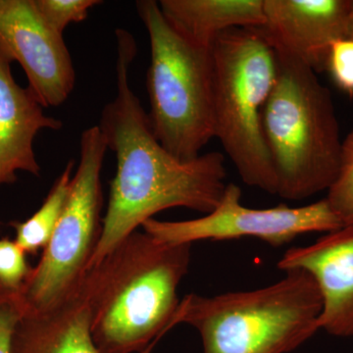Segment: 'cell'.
Returning a JSON list of instances; mask_svg holds the SVG:
<instances>
[{
    "label": "cell",
    "mask_w": 353,
    "mask_h": 353,
    "mask_svg": "<svg viewBox=\"0 0 353 353\" xmlns=\"http://www.w3.org/2000/svg\"><path fill=\"white\" fill-rule=\"evenodd\" d=\"M108 150L99 127L83 132L80 161L63 212L21 290L24 310H46L59 303L80 284L88 271L101 234V171Z\"/></svg>",
    "instance_id": "obj_7"
},
{
    "label": "cell",
    "mask_w": 353,
    "mask_h": 353,
    "mask_svg": "<svg viewBox=\"0 0 353 353\" xmlns=\"http://www.w3.org/2000/svg\"><path fill=\"white\" fill-rule=\"evenodd\" d=\"M39 12L53 31L63 36L73 23L87 19L88 11L102 3L101 0H34Z\"/></svg>",
    "instance_id": "obj_18"
},
{
    "label": "cell",
    "mask_w": 353,
    "mask_h": 353,
    "mask_svg": "<svg viewBox=\"0 0 353 353\" xmlns=\"http://www.w3.org/2000/svg\"><path fill=\"white\" fill-rule=\"evenodd\" d=\"M165 19L183 38L211 50L234 28H263L264 0H160Z\"/></svg>",
    "instance_id": "obj_14"
},
{
    "label": "cell",
    "mask_w": 353,
    "mask_h": 353,
    "mask_svg": "<svg viewBox=\"0 0 353 353\" xmlns=\"http://www.w3.org/2000/svg\"><path fill=\"white\" fill-rule=\"evenodd\" d=\"M11 61L0 50V187L17 180V172L41 175L34 141L41 130L59 131L61 120L44 115L29 88L14 80Z\"/></svg>",
    "instance_id": "obj_12"
},
{
    "label": "cell",
    "mask_w": 353,
    "mask_h": 353,
    "mask_svg": "<svg viewBox=\"0 0 353 353\" xmlns=\"http://www.w3.org/2000/svg\"><path fill=\"white\" fill-rule=\"evenodd\" d=\"M241 201V188L236 183H227L217 208L203 217L185 221L152 218L141 227L155 240L168 245L252 236L273 248H280L303 234H327L343 226L326 199L301 208L281 204L265 209L246 208Z\"/></svg>",
    "instance_id": "obj_8"
},
{
    "label": "cell",
    "mask_w": 353,
    "mask_h": 353,
    "mask_svg": "<svg viewBox=\"0 0 353 353\" xmlns=\"http://www.w3.org/2000/svg\"><path fill=\"white\" fill-rule=\"evenodd\" d=\"M347 38L353 39V0L352 9H350V18H348Z\"/></svg>",
    "instance_id": "obj_21"
},
{
    "label": "cell",
    "mask_w": 353,
    "mask_h": 353,
    "mask_svg": "<svg viewBox=\"0 0 353 353\" xmlns=\"http://www.w3.org/2000/svg\"><path fill=\"white\" fill-rule=\"evenodd\" d=\"M352 0H264L260 29L274 50L311 67L326 69L330 50L347 38Z\"/></svg>",
    "instance_id": "obj_10"
},
{
    "label": "cell",
    "mask_w": 353,
    "mask_h": 353,
    "mask_svg": "<svg viewBox=\"0 0 353 353\" xmlns=\"http://www.w3.org/2000/svg\"><path fill=\"white\" fill-rule=\"evenodd\" d=\"M276 55L277 80L262 118L265 141L278 196L301 201L333 185L343 139L333 97L314 70L285 53Z\"/></svg>",
    "instance_id": "obj_4"
},
{
    "label": "cell",
    "mask_w": 353,
    "mask_h": 353,
    "mask_svg": "<svg viewBox=\"0 0 353 353\" xmlns=\"http://www.w3.org/2000/svg\"><path fill=\"white\" fill-rule=\"evenodd\" d=\"M155 345L141 353H152ZM11 353H99L92 340L85 274L68 296L51 307L23 309L14 330Z\"/></svg>",
    "instance_id": "obj_13"
},
{
    "label": "cell",
    "mask_w": 353,
    "mask_h": 353,
    "mask_svg": "<svg viewBox=\"0 0 353 353\" xmlns=\"http://www.w3.org/2000/svg\"><path fill=\"white\" fill-rule=\"evenodd\" d=\"M15 241L0 239V292L19 294L32 267Z\"/></svg>",
    "instance_id": "obj_17"
},
{
    "label": "cell",
    "mask_w": 353,
    "mask_h": 353,
    "mask_svg": "<svg viewBox=\"0 0 353 353\" xmlns=\"http://www.w3.org/2000/svg\"><path fill=\"white\" fill-rule=\"evenodd\" d=\"M23 312L19 294L0 292V353H11V341Z\"/></svg>",
    "instance_id": "obj_20"
},
{
    "label": "cell",
    "mask_w": 353,
    "mask_h": 353,
    "mask_svg": "<svg viewBox=\"0 0 353 353\" xmlns=\"http://www.w3.org/2000/svg\"><path fill=\"white\" fill-rule=\"evenodd\" d=\"M278 267L310 274L322 297L320 330L336 338H353V221L312 245L290 248Z\"/></svg>",
    "instance_id": "obj_11"
},
{
    "label": "cell",
    "mask_w": 353,
    "mask_h": 353,
    "mask_svg": "<svg viewBox=\"0 0 353 353\" xmlns=\"http://www.w3.org/2000/svg\"><path fill=\"white\" fill-rule=\"evenodd\" d=\"M214 131L241 180L277 194L262 118L278 74L276 51L260 28H234L211 48Z\"/></svg>",
    "instance_id": "obj_5"
},
{
    "label": "cell",
    "mask_w": 353,
    "mask_h": 353,
    "mask_svg": "<svg viewBox=\"0 0 353 353\" xmlns=\"http://www.w3.org/2000/svg\"><path fill=\"white\" fill-rule=\"evenodd\" d=\"M347 224H348V223H347Z\"/></svg>",
    "instance_id": "obj_22"
},
{
    "label": "cell",
    "mask_w": 353,
    "mask_h": 353,
    "mask_svg": "<svg viewBox=\"0 0 353 353\" xmlns=\"http://www.w3.org/2000/svg\"><path fill=\"white\" fill-rule=\"evenodd\" d=\"M322 307L312 276L292 269L261 289L188 294L175 319L199 332L202 353H290L320 331Z\"/></svg>",
    "instance_id": "obj_3"
},
{
    "label": "cell",
    "mask_w": 353,
    "mask_h": 353,
    "mask_svg": "<svg viewBox=\"0 0 353 353\" xmlns=\"http://www.w3.org/2000/svg\"><path fill=\"white\" fill-rule=\"evenodd\" d=\"M343 225L353 221V130L341 143L338 176L326 197Z\"/></svg>",
    "instance_id": "obj_16"
},
{
    "label": "cell",
    "mask_w": 353,
    "mask_h": 353,
    "mask_svg": "<svg viewBox=\"0 0 353 353\" xmlns=\"http://www.w3.org/2000/svg\"><path fill=\"white\" fill-rule=\"evenodd\" d=\"M326 69L341 90L353 95V39H341L333 43Z\"/></svg>",
    "instance_id": "obj_19"
},
{
    "label": "cell",
    "mask_w": 353,
    "mask_h": 353,
    "mask_svg": "<svg viewBox=\"0 0 353 353\" xmlns=\"http://www.w3.org/2000/svg\"><path fill=\"white\" fill-rule=\"evenodd\" d=\"M0 50L21 65L43 108L61 105L73 92L75 69L63 36L51 29L34 0H0Z\"/></svg>",
    "instance_id": "obj_9"
},
{
    "label": "cell",
    "mask_w": 353,
    "mask_h": 353,
    "mask_svg": "<svg viewBox=\"0 0 353 353\" xmlns=\"http://www.w3.org/2000/svg\"><path fill=\"white\" fill-rule=\"evenodd\" d=\"M116 94L102 109L97 126L115 154L117 169L88 270L161 211L183 208L212 212L227 185L222 153H204L183 161L160 145L148 114L130 87L129 71L138 51L136 39L124 29L116 30Z\"/></svg>",
    "instance_id": "obj_1"
},
{
    "label": "cell",
    "mask_w": 353,
    "mask_h": 353,
    "mask_svg": "<svg viewBox=\"0 0 353 353\" xmlns=\"http://www.w3.org/2000/svg\"><path fill=\"white\" fill-rule=\"evenodd\" d=\"M190 259V243L168 245L136 231L88 269L92 336L99 353H141L176 326V290Z\"/></svg>",
    "instance_id": "obj_2"
},
{
    "label": "cell",
    "mask_w": 353,
    "mask_h": 353,
    "mask_svg": "<svg viewBox=\"0 0 353 353\" xmlns=\"http://www.w3.org/2000/svg\"><path fill=\"white\" fill-rule=\"evenodd\" d=\"M74 165V160H70L34 215L24 222L11 223L16 232L14 241L27 254L36 255L50 243L68 199Z\"/></svg>",
    "instance_id": "obj_15"
},
{
    "label": "cell",
    "mask_w": 353,
    "mask_h": 353,
    "mask_svg": "<svg viewBox=\"0 0 353 353\" xmlns=\"http://www.w3.org/2000/svg\"><path fill=\"white\" fill-rule=\"evenodd\" d=\"M136 7L150 43L146 74L150 126L167 152L190 161L215 138L211 50L183 38L165 19L157 1L141 0Z\"/></svg>",
    "instance_id": "obj_6"
}]
</instances>
